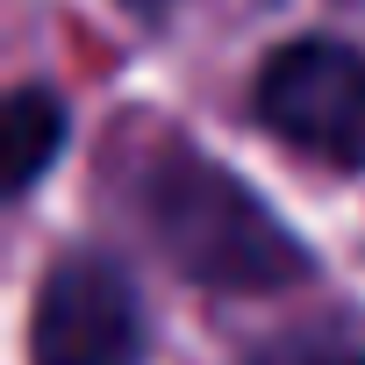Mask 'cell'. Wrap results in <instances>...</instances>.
I'll return each instance as SVG.
<instances>
[{"instance_id": "3", "label": "cell", "mask_w": 365, "mask_h": 365, "mask_svg": "<svg viewBox=\"0 0 365 365\" xmlns=\"http://www.w3.org/2000/svg\"><path fill=\"white\" fill-rule=\"evenodd\" d=\"M258 122L301 158L358 172L365 165V58L344 43H287L258 72Z\"/></svg>"}, {"instance_id": "5", "label": "cell", "mask_w": 365, "mask_h": 365, "mask_svg": "<svg viewBox=\"0 0 365 365\" xmlns=\"http://www.w3.org/2000/svg\"><path fill=\"white\" fill-rule=\"evenodd\" d=\"M251 365H365V351L344 336H279V344H258Z\"/></svg>"}, {"instance_id": "2", "label": "cell", "mask_w": 365, "mask_h": 365, "mask_svg": "<svg viewBox=\"0 0 365 365\" xmlns=\"http://www.w3.org/2000/svg\"><path fill=\"white\" fill-rule=\"evenodd\" d=\"M150 322L136 279L108 251H72L43 272L29 308V358L36 365H143Z\"/></svg>"}, {"instance_id": "6", "label": "cell", "mask_w": 365, "mask_h": 365, "mask_svg": "<svg viewBox=\"0 0 365 365\" xmlns=\"http://www.w3.org/2000/svg\"><path fill=\"white\" fill-rule=\"evenodd\" d=\"M122 8H136V15H143V22H158V15H165V8H172V0H122Z\"/></svg>"}, {"instance_id": "4", "label": "cell", "mask_w": 365, "mask_h": 365, "mask_svg": "<svg viewBox=\"0 0 365 365\" xmlns=\"http://www.w3.org/2000/svg\"><path fill=\"white\" fill-rule=\"evenodd\" d=\"M58 150H65V101L43 86H15L8 93V194H29Z\"/></svg>"}, {"instance_id": "1", "label": "cell", "mask_w": 365, "mask_h": 365, "mask_svg": "<svg viewBox=\"0 0 365 365\" xmlns=\"http://www.w3.org/2000/svg\"><path fill=\"white\" fill-rule=\"evenodd\" d=\"M136 208L158 251L208 294H279L287 279H308L301 237L187 136L150 143L136 172Z\"/></svg>"}]
</instances>
